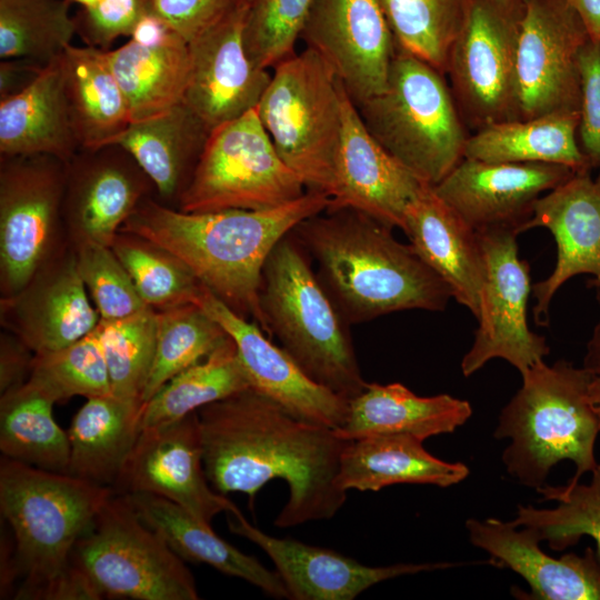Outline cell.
<instances>
[{"instance_id":"cell-1","label":"cell","mask_w":600,"mask_h":600,"mask_svg":"<svg viewBox=\"0 0 600 600\" xmlns=\"http://www.w3.org/2000/svg\"><path fill=\"white\" fill-rule=\"evenodd\" d=\"M203 464L211 487L241 492L253 506L269 481L288 499L273 524L286 529L333 518L347 501L337 477L347 444L334 429L300 419L252 388L198 411Z\"/></svg>"},{"instance_id":"cell-2","label":"cell","mask_w":600,"mask_h":600,"mask_svg":"<svg viewBox=\"0 0 600 600\" xmlns=\"http://www.w3.org/2000/svg\"><path fill=\"white\" fill-rule=\"evenodd\" d=\"M328 206V196L307 190L266 210L183 212L149 196L119 232L139 236L172 253L211 293L268 334L260 304L264 263L298 223Z\"/></svg>"},{"instance_id":"cell-3","label":"cell","mask_w":600,"mask_h":600,"mask_svg":"<svg viewBox=\"0 0 600 600\" xmlns=\"http://www.w3.org/2000/svg\"><path fill=\"white\" fill-rule=\"evenodd\" d=\"M292 233L348 324L404 310L443 311L452 298L411 244L364 212L327 208Z\"/></svg>"},{"instance_id":"cell-4","label":"cell","mask_w":600,"mask_h":600,"mask_svg":"<svg viewBox=\"0 0 600 600\" xmlns=\"http://www.w3.org/2000/svg\"><path fill=\"white\" fill-rule=\"evenodd\" d=\"M113 493L111 487L67 472L1 459L0 509L13 531L24 574L17 599L91 598L73 550Z\"/></svg>"},{"instance_id":"cell-5","label":"cell","mask_w":600,"mask_h":600,"mask_svg":"<svg viewBox=\"0 0 600 600\" xmlns=\"http://www.w3.org/2000/svg\"><path fill=\"white\" fill-rule=\"evenodd\" d=\"M521 377L493 432L496 439L510 440L501 457L506 471L538 490L556 464L570 460L576 472L566 486L573 487L598 464L594 446L600 431L589 396L594 376L564 360H542Z\"/></svg>"},{"instance_id":"cell-6","label":"cell","mask_w":600,"mask_h":600,"mask_svg":"<svg viewBox=\"0 0 600 600\" xmlns=\"http://www.w3.org/2000/svg\"><path fill=\"white\" fill-rule=\"evenodd\" d=\"M260 304L268 336L278 338L308 377L348 401L364 390L368 382L348 322L292 231L277 243L264 263Z\"/></svg>"},{"instance_id":"cell-7","label":"cell","mask_w":600,"mask_h":600,"mask_svg":"<svg viewBox=\"0 0 600 600\" xmlns=\"http://www.w3.org/2000/svg\"><path fill=\"white\" fill-rule=\"evenodd\" d=\"M372 137L430 186L463 158L466 124L444 73L396 47L386 88L357 106Z\"/></svg>"},{"instance_id":"cell-8","label":"cell","mask_w":600,"mask_h":600,"mask_svg":"<svg viewBox=\"0 0 600 600\" xmlns=\"http://www.w3.org/2000/svg\"><path fill=\"white\" fill-rule=\"evenodd\" d=\"M343 86L314 50L273 67L257 111L276 150L306 189L330 197L342 127Z\"/></svg>"},{"instance_id":"cell-9","label":"cell","mask_w":600,"mask_h":600,"mask_svg":"<svg viewBox=\"0 0 600 600\" xmlns=\"http://www.w3.org/2000/svg\"><path fill=\"white\" fill-rule=\"evenodd\" d=\"M73 561L101 598L198 600L191 571L116 492L78 540Z\"/></svg>"},{"instance_id":"cell-10","label":"cell","mask_w":600,"mask_h":600,"mask_svg":"<svg viewBox=\"0 0 600 600\" xmlns=\"http://www.w3.org/2000/svg\"><path fill=\"white\" fill-rule=\"evenodd\" d=\"M306 191L279 156L254 108L210 132L176 208L183 212L266 210Z\"/></svg>"},{"instance_id":"cell-11","label":"cell","mask_w":600,"mask_h":600,"mask_svg":"<svg viewBox=\"0 0 600 600\" xmlns=\"http://www.w3.org/2000/svg\"><path fill=\"white\" fill-rule=\"evenodd\" d=\"M67 162L49 154L0 157L1 299L20 292L67 242Z\"/></svg>"},{"instance_id":"cell-12","label":"cell","mask_w":600,"mask_h":600,"mask_svg":"<svg viewBox=\"0 0 600 600\" xmlns=\"http://www.w3.org/2000/svg\"><path fill=\"white\" fill-rule=\"evenodd\" d=\"M523 0H470L446 74L466 127L516 120L517 47Z\"/></svg>"},{"instance_id":"cell-13","label":"cell","mask_w":600,"mask_h":600,"mask_svg":"<svg viewBox=\"0 0 600 600\" xmlns=\"http://www.w3.org/2000/svg\"><path fill=\"white\" fill-rule=\"evenodd\" d=\"M484 263L479 294L478 328L461 372L470 377L488 361L499 358L520 374L544 360L546 338L530 330L527 304L532 291L530 267L519 258L517 233L507 229L477 232Z\"/></svg>"},{"instance_id":"cell-14","label":"cell","mask_w":600,"mask_h":600,"mask_svg":"<svg viewBox=\"0 0 600 600\" xmlns=\"http://www.w3.org/2000/svg\"><path fill=\"white\" fill-rule=\"evenodd\" d=\"M516 60V120L579 111L580 54L590 40L568 0H523Z\"/></svg>"},{"instance_id":"cell-15","label":"cell","mask_w":600,"mask_h":600,"mask_svg":"<svg viewBox=\"0 0 600 600\" xmlns=\"http://www.w3.org/2000/svg\"><path fill=\"white\" fill-rule=\"evenodd\" d=\"M113 488L120 494L151 493L166 498L209 526L218 513L238 510L210 487L197 411L141 429Z\"/></svg>"},{"instance_id":"cell-16","label":"cell","mask_w":600,"mask_h":600,"mask_svg":"<svg viewBox=\"0 0 600 600\" xmlns=\"http://www.w3.org/2000/svg\"><path fill=\"white\" fill-rule=\"evenodd\" d=\"M301 38L356 106L386 88L396 42L380 0H314Z\"/></svg>"},{"instance_id":"cell-17","label":"cell","mask_w":600,"mask_h":600,"mask_svg":"<svg viewBox=\"0 0 600 600\" xmlns=\"http://www.w3.org/2000/svg\"><path fill=\"white\" fill-rule=\"evenodd\" d=\"M578 171L542 162H486L463 158L436 193L476 232L507 229L519 234L537 201Z\"/></svg>"},{"instance_id":"cell-18","label":"cell","mask_w":600,"mask_h":600,"mask_svg":"<svg viewBox=\"0 0 600 600\" xmlns=\"http://www.w3.org/2000/svg\"><path fill=\"white\" fill-rule=\"evenodd\" d=\"M152 191L149 177L121 146L79 150L67 162L66 239L72 247H110L126 220Z\"/></svg>"},{"instance_id":"cell-19","label":"cell","mask_w":600,"mask_h":600,"mask_svg":"<svg viewBox=\"0 0 600 600\" xmlns=\"http://www.w3.org/2000/svg\"><path fill=\"white\" fill-rule=\"evenodd\" d=\"M197 303L236 343L252 389L300 419L334 430L343 426L349 401L308 377L259 324L238 314L203 286Z\"/></svg>"},{"instance_id":"cell-20","label":"cell","mask_w":600,"mask_h":600,"mask_svg":"<svg viewBox=\"0 0 600 600\" xmlns=\"http://www.w3.org/2000/svg\"><path fill=\"white\" fill-rule=\"evenodd\" d=\"M248 6L244 1L188 43L191 68L183 102L210 131L257 108L271 79L244 48Z\"/></svg>"},{"instance_id":"cell-21","label":"cell","mask_w":600,"mask_h":600,"mask_svg":"<svg viewBox=\"0 0 600 600\" xmlns=\"http://www.w3.org/2000/svg\"><path fill=\"white\" fill-rule=\"evenodd\" d=\"M0 302L3 328L34 353L67 347L93 332L100 321L69 242L20 292Z\"/></svg>"},{"instance_id":"cell-22","label":"cell","mask_w":600,"mask_h":600,"mask_svg":"<svg viewBox=\"0 0 600 600\" xmlns=\"http://www.w3.org/2000/svg\"><path fill=\"white\" fill-rule=\"evenodd\" d=\"M229 530L262 549L274 564L291 600H353L372 586L402 576L448 569L461 563L366 566L327 548L270 536L240 512H227Z\"/></svg>"},{"instance_id":"cell-23","label":"cell","mask_w":600,"mask_h":600,"mask_svg":"<svg viewBox=\"0 0 600 600\" xmlns=\"http://www.w3.org/2000/svg\"><path fill=\"white\" fill-rule=\"evenodd\" d=\"M534 228L549 230L557 246L552 272L532 286L533 320L548 326L551 301L569 279L590 274L588 287L600 289V176L577 172L543 194L524 231Z\"/></svg>"},{"instance_id":"cell-24","label":"cell","mask_w":600,"mask_h":600,"mask_svg":"<svg viewBox=\"0 0 600 600\" xmlns=\"http://www.w3.org/2000/svg\"><path fill=\"white\" fill-rule=\"evenodd\" d=\"M423 184L372 137L343 88L341 136L328 208L356 209L402 230L406 208Z\"/></svg>"},{"instance_id":"cell-25","label":"cell","mask_w":600,"mask_h":600,"mask_svg":"<svg viewBox=\"0 0 600 600\" xmlns=\"http://www.w3.org/2000/svg\"><path fill=\"white\" fill-rule=\"evenodd\" d=\"M470 542L490 554V563L518 573L529 586L522 599L600 600V559L588 547L583 554H547L533 528L518 527L497 518L466 521Z\"/></svg>"},{"instance_id":"cell-26","label":"cell","mask_w":600,"mask_h":600,"mask_svg":"<svg viewBox=\"0 0 600 600\" xmlns=\"http://www.w3.org/2000/svg\"><path fill=\"white\" fill-rule=\"evenodd\" d=\"M402 231L418 256L474 317L484 277L477 232L424 183L408 203Z\"/></svg>"},{"instance_id":"cell-27","label":"cell","mask_w":600,"mask_h":600,"mask_svg":"<svg viewBox=\"0 0 600 600\" xmlns=\"http://www.w3.org/2000/svg\"><path fill=\"white\" fill-rule=\"evenodd\" d=\"M471 416L470 402L450 394L420 397L399 382H368L349 401L346 421L336 432L347 441L376 434H408L424 441L454 432Z\"/></svg>"},{"instance_id":"cell-28","label":"cell","mask_w":600,"mask_h":600,"mask_svg":"<svg viewBox=\"0 0 600 600\" xmlns=\"http://www.w3.org/2000/svg\"><path fill=\"white\" fill-rule=\"evenodd\" d=\"M469 468L432 456L423 440L408 434H376L349 440L337 484L344 491H379L400 483L448 488L463 481Z\"/></svg>"},{"instance_id":"cell-29","label":"cell","mask_w":600,"mask_h":600,"mask_svg":"<svg viewBox=\"0 0 600 600\" xmlns=\"http://www.w3.org/2000/svg\"><path fill=\"white\" fill-rule=\"evenodd\" d=\"M60 57L23 91L0 100L1 156L49 154L68 162L80 150Z\"/></svg>"},{"instance_id":"cell-30","label":"cell","mask_w":600,"mask_h":600,"mask_svg":"<svg viewBox=\"0 0 600 600\" xmlns=\"http://www.w3.org/2000/svg\"><path fill=\"white\" fill-rule=\"evenodd\" d=\"M210 132L181 102L161 114L131 122L114 144L127 150L149 177L159 201L177 207Z\"/></svg>"},{"instance_id":"cell-31","label":"cell","mask_w":600,"mask_h":600,"mask_svg":"<svg viewBox=\"0 0 600 600\" xmlns=\"http://www.w3.org/2000/svg\"><path fill=\"white\" fill-rule=\"evenodd\" d=\"M120 494V493H119ZM139 517L156 530L183 560L206 563L240 578L274 599H289L277 571L264 567L220 538L211 528L177 503L151 493L123 494Z\"/></svg>"},{"instance_id":"cell-32","label":"cell","mask_w":600,"mask_h":600,"mask_svg":"<svg viewBox=\"0 0 600 600\" xmlns=\"http://www.w3.org/2000/svg\"><path fill=\"white\" fill-rule=\"evenodd\" d=\"M106 51L70 44L60 57L66 99L80 150L114 144L131 123Z\"/></svg>"},{"instance_id":"cell-33","label":"cell","mask_w":600,"mask_h":600,"mask_svg":"<svg viewBox=\"0 0 600 600\" xmlns=\"http://www.w3.org/2000/svg\"><path fill=\"white\" fill-rule=\"evenodd\" d=\"M578 127L579 111L496 122L468 137L464 158L556 163L578 172L591 171L592 166L577 140Z\"/></svg>"},{"instance_id":"cell-34","label":"cell","mask_w":600,"mask_h":600,"mask_svg":"<svg viewBox=\"0 0 600 600\" xmlns=\"http://www.w3.org/2000/svg\"><path fill=\"white\" fill-rule=\"evenodd\" d=\"M141 407L113 394L88 398L68 430L67 473L100 486H113L140 432Z\"/></svg>"},{"instance_id":"cell-35","label":"cell","mask_w":600,"mask_h":600,"mask_svg":"<svg viewBox=\"0 0 600 600\" xmlns=\"http://www.w3.org/2000/svg\"><path fill=\"white\" fill-rule=\"evenodd\" d=\"M106 57L126 98L131 122L183 102L191 68L186 40L143 46L130 39L118 49L107 50Z\"/></svg>"},{"instance_id":"cell-36","label":"cell","mask_w":600,"mask_h":600,"mask_svg":"<svg viewBox=\"0 0 600 600\" xmlns=\"http://www.w3.org/2000/svg\"><path fill=\"white\" fill-rule=\"evenodd\" d=\"M54 402L28 382L1 393L0 449L4 457L57 472H68V432L56 422Z\"/></svg>"},{"instance_id":"cell-37","label":"cell","mask_w":600,"mask_h":600,"mask_svg":"<svg viewBox=\"0 0 600 600\" xmlns=\"http://www.w3.org/2000/svg\"><path fill=\"white\" fill-rule=\"evenodd\" d=\"M248 388L250 382L236 343L229 337L211 354L177 373L142 403L139 428L181 419Z\"/></svg>"},{"instance_id":"cell-38","label":"cell","mask_w":600,"mask_h":600,"mask_svg":"<svg viewBox=\"0 0 600 600\" xmlns=\"http://www.w3.org/2000/svg\"><path fill=\"white\" fill-rule=\"evenodd\" d=\"M228 339L223 328L198 303L157 310L156 352L142 403L172 377L207 358Z\"/></svg>"},{"instance_id":"cell-39","label":"cell","mask_w":600,"mask_h":600,"mask_svg":"<svg viewBox=\"0 0 600 600\" xmlns=\"http://www.w3.org/2000/svg\"><path fill=\"white\" fill-rule=\"evenodd\" d=\"M67 0H0V58L49 64L76 33Z\"/></svg>"},{"instance_id":"cell-40","label":"cell","mask_w":600,"mask_h":600,"mask_svg":"<svg viewBox=\"0 0 600 600\" xmlns=\"http://www.w3.org/2000/svg\"><path fill=\"white\" fill-rule=\"evenodd\" d=\"M542 501H556L554 508L518 506L512 522L533 528L541 541L554 551H563L589 536L597 543L600 559V463L591 471L589 483L543 486L537 490Z\"/></svg>"},{"instance_id":"cell-41","label":"cell","mask_w":600,"mask_h":600,"mask_svg":"<svg viewBox=\"0 0 600 600\" xmlns=\"http://www.w3.org/2000/svg\"><path fill=\"white\" fill-rule=\"evenodd\" d=\"M396 47L446 74L470 0H380Z\"/></svg>"},{"instance_id":"cell-42","label":"cell","mask_w":600,"mask_h":600,"mask_svg":"<svg viewBox=\"0 0 600 600\" xmlns=\"http://www.w3.org/2000/svg\"><path fill=\"white\" fill-rule=\"evenodd\" d=\"M110 248L148 307L162 310L197 303L202 284L182 261L166 249L124 232L116 236Z\"/></svg>"},{"instance_id":"cell-43","label":"cell","mask_w":600,"mask_h":600,"mask_svg":"<svg viewBox=\"0 0 600 600\" xmlns=\"http://www.w3.org/2000/svg\"><path fill=\"white\" fill-rule=\"evenodd\" d=\"M106 359L111 393L142 404L157 343V310L147 308L133 316L97 327Z\"/></svg>"},{"instance_id":"cell-44","label":"cell","mask_w":600,"mask_h":600,"mask_svg":"<svg viewBox=\"0 0 600 600\" xmlns=\"http://www.w3.org/2000/svg\"><path fill=\"white\" fill-rule=\"evenodd\" d=\"M26 382L54 403L74 396L112 394L97 330L67 347L34 353Z\"/></svg>"},{"instance_id":"cell-45","label":"cell","mask_w":600,"mask_h":600,"mask_svg":"<svg viewBox=\"0 0 600 600\" xmlns=\"http://www.w3.org/2000/svg\"><path fill=\"white\" fill-rule=\"evenodd\" d=\"M314 0H250L243 43L259 68H273L294 52Z\"/></svg>"},{"instance_id":"cell-46","label":"cell","mask_w":600,"mask_h":600,"mask_svg":"<svg viewBox=\"0 0 600 600\" xmlns=\"http://www.w3.org/2000/svg\"><path fill=\"white\" fill-rule=\"evenodd\" d=\"M73 249L79 273L100 320H119L149 308L110 247L82 243Z\"/></svg>"},{"instance_id":"cell-47","label":"cell","mask_w":600,"mask_h":600,"mask_svg":"<svg viewBox=\"0 0 600 600\" xmlns=\"http://www.w3.org/2000/svg\"><path fill=\"white\" fill-rule=\"evenodd\" d=\"M150 12L149 0H99L73 17L76 33L88 47L109 50L119 37H131L141 18Z\"/></svg>"},{"instance_id":"cell-48","label":"cell","mask_w":600,"mask_h":600,"mask_svg":"<svg viewBox=\"0 0 600 600\" xmlns=\"http://www.w3.org/2000/svg\"><path fill=\"white\" fill-rule=\"evenodd\" d=\"M580 148L592 168L600 169V46L589 41L580 54ZM600 176V172H599Z\"/></svg>"},{"instance_id":"cell-49","label":"cell","mask_w":600,"mask_h":600,"mask_svg":"<svg viewBox=\"0 0 600 600\" xmlns=\"http://www.w3.org/2000/svg\"><path fill=\"white\" fill-rule=\"evenodd\" d=\"M248 0H149L150 12L188 43Z\"/></svg>"},{"instance_id":"cell-50","label":"cell","mask_w":600,"mask_h":600,"mask_svg":"<svg viewBox=\"0 0 600 600\" xmlns=\"http://www.w3.org/2000/svg\"><path fill=\"white\" fill-rule=\"evenodd\" d=\"M34 352L16 334H1L0 391L4 393L23 384L31 371Z\"/></svg>"},{"instance_id":"cell-51","label":"cell","mask_w":600,"mask_h":600,"mask_svg":"<svg viewBox=\"0 0 600 600\" xmlns=\"http://www.w3.org/2000/svg\"><path fill=\"white\" fill-rule=\"evenodd\" d=\"M48 64L30 59H6L0 63V100L28 88Z\"/></svg>"},{"instance_id":"cell-52","label":"cell","mask_w":600,"mask_h":600,"mask_svg":"<svg viewBox=\"0 0 600 600\" xmlns=\"http://www.w3.org/2000/svg\"><path fill=\"white\" fill-rule=\"evenodd\" d=\"M130 39L143 46H161L183 38L160 17L148 12L138 22Z\"/></svg>"},{"instance_id":"cell-53","label":"cell","mask_w":600,"mask_h":600,"mask_svg":"<svg viewBox=\"0 0 600 600\" xmlns=\"http://www.w3.org/2000/svg\"><path fill=\"white\" fill-rule=\"evenodd\" d=\"M582 20L590 40L600 46V0H568Z\"/></svg>"},{"instance_id":"cell-54","label":"cell","mask_w":600,"mask_h":600,"mask_svg":"<svg viewBox=\"0 0 600 600\" xmlns=\"http://www.w3.org/2000/svg\"><path fill=\"white\" fill-rule=\"evenodd\" d=\"M597 299L600 306V289H597ZM582 367L593 376L600 377V317L587 343Z\"/></svg>"},{"instance_id":"cell-55","label":"cell","mask_w":600,"mask_h":600,"mask_svg":"<svg viewBox=\"0 0 600 600\" xmlns=\"http://www.w3.org/2000/svg\"><path fill=\"white\" fill-rule=\"evenodd\" d=\"M589 396L592 409L597 416L600 431V377L594 376L589 387Z\"/></svg>"},{"instance_id":"cell-56","label":"cell","mask_w":600,"mask_h":600,"mask_svg":"<svg viewBox=\"0 0 600 600\" xmlns=\"http://www.w3.org/2000/svg\"><path fill=\"white\" fill-rule=\"evenodd\" d=\"M70 4L77 3L81 6V8L91 7L96 4L99 0H67Z\"/></svg>"},{"instance_id":"cell-57","label":"cell","mask_w":600,"mask_h":600,"mask_svg":"<svg viewBox=\"0 0 600 600\" xmlns=\"http://www.w3.org/2000/svg\"><path fill=\"white\" fill-rule=\"evenodd\" d=\"M248 1H250V0H248Z\"/></svg>"}]
</instances>
